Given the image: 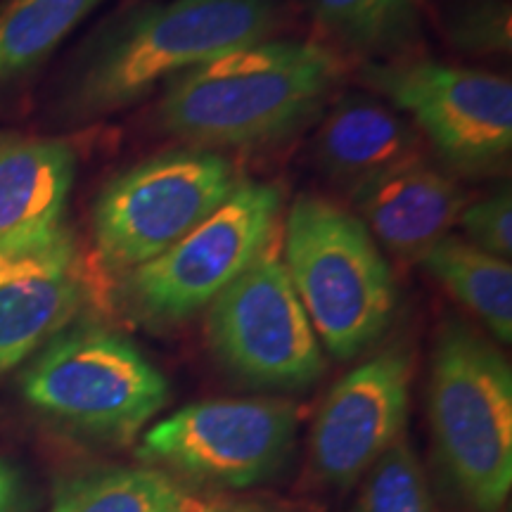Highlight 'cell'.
Wrapping results in <instances>:
<instances>
[{"instance_id": "cell-21", "label": "cell", "mask_w": 512, "mask_h": 512, "mask_svg": "<svg viewBox=\"0 0 512 512\" xmlns=\"http://www.w3.org/2000/svg\"><path fill=\"white\" fill-rule=\"evenodd\" d=\"M441 19L448 41L463 53H510L512 12L508 0H448Z\"/></svg>"}, {"instance_id": "cell-8", "label": "cell", "mask_w": 512, "mask_h": 512, "mask_svg": "<svg viewBox=\"0 0 512 512\" xmlns=\"http://www.w3.org/2000/svg\"><path fill=\"white\" fill-rule=\"evenodd\" d=\"M273 240L209 304L207 337L238 380L294 392L323 375L325 358Z\"/></svg>"}, {"instance_id": "cell-13", "label": "cell", "mask_w": 512, "mask_h": 512, "mask_svg": "<svg viewBox=\"0 0 512 512\" xmlns=\"http://www.w3.org/2000/svg\"><path fill=\"white\" fill-rule=\"evenodd\" d=\"M74 178L76 152L64 138L0 131V254L34 252L69 233Z\"/></svg>"}, {"instance_id": "cell-2", "label": "cell", "mask_w": 512, "mask_h": 512, "mask_svg": "<svg viewBox=\"0 0 512 512\" xmlns=\"http://www.w3.org/2000/svg\"><path fill=\"white\" fill-rule=\"evenodd\" d=\"M342 74L330 48L266 38L164 83L159 126L202 150H256L302 131Z\"/></svg>"}, {"instance_id": "cell-16", "label": "cell", "mask_w": 512, "mask_h": 512, "mask_svg": "<svg viewBox=\"0 0 512 512\" xmlns=\"http://www.w3.org/2000/svg\"><path fill=\"white\" fill-rule=\"evenodd\" d=\"M105 0H0V98L27 83Z\"/></svg>"}, {"instance_id": "cell-24", "label": "cell", "mask_w": 512, "mask_h": 512, "mask_svg": "<svg viewBox=\"0 0 512 512\" xmlns=\"http://www.w3.org/2000/svg\"><path fill=\"white\" fill-rule=\"evenodd\" d=\"M207 512H268V510L256 508V505H228V508H214Z\"/></svg>"}, {"instance_id": "cell-10", "label": "cell", "mask_w": 512, "mask_h": 512, "mask_svg": "<svg viewBox=\"0 0 512 512\" xmlns=\"http://www.w3.org/2000/svg\"><path fill=\"white\" fill-rule=\"evenodd\" d=\"M297 441V411L275 399L190 403L145 432L138 458L192 482L245 489L278 475Z\"/></svg>"}, {"instance_id": "cell-18", "label": "cell", "mask_w": 512, "mask_h": 512, "mask_svg": "<svg viewBox=\"0 0 512 512\" xmlns=\"http://www.w3.org/2000/svg\"><path fill=\"white\" fill-rule=\"evenodd\" d=\"M174 479L147 467H102L69 479L50 512H190Z\"/></svg>"}, {"instance_id": "cell-14", "label": "cell", "mask_w": 512, "mask_h": 512, "mask_svg": "<svg viewBox=\"0 0 512 512\" xmlns=\"http://www.w3.org/2000/svg\"><path fill=\"white\" fill-rule=\"evenodd\" d=\"M363 226L399 256H418L444 240L467 207L460 185L425 159L351 190Z\"/></svg>"}, {"instance_id": "cell-9", "label": "cell", "mask_w": 512, "mask_h": 512, "mask_svg": "<svg viewBox=\"0 0 512 512\" xmlns=\"http://www.w3.org/2000/svg\"><path fill=\"white\" fill-rule=\"evenodd\" d=\"M370 86L425 133L439 157L467 176L501 171L512 152V83L437 60L370 62Z\"/></svg>"}, {"instance_id": "cell-23", "label": "cell", "mask_w": 512, "mask_h": 512, "mask_svg": "<svg viewBox=\"0 0 512 512\" xmlns=\"http://www.w3.org/2000/svg\"><path fill=\"white\" fill-rule=\"evenodd\" d=\"M22 508V484L17 472L0 460V512H19Z\"/></svg>"}, {"instance_id": "cell-7", "label": "cell", "mask_w": 512, "mask_h": 512, "mask_svg": "<svg viewBox=\"0 0 512 512\" xmlns=\"http://www.w3.org/2000/svg\"><path fill=\"white\" fill-rule=\"evenodd\" d=\"M283 195L242 181L233 195L176 245L126 273L121 299L140 323L169 328L209 309L273 240Z\"/></svg>"}, {"instance_id": "cell-5", "label": "cell", "mask_w": 512, "mask_h": 512, "mask_svg": "<svg viewBox=\"0 0 512 512\" xmlns=\"http://www.w3.org/2000/svg\"><path fill=\"white\" fill-rule=\"evenodd\" d=\"M22 396L72 430L126 441L166 406L169 382L131 339L83 323L38 349L22 375Z\"/></svg>"}, {"instance_id": "cell-17", "label": "cell", "mask_w": 512, "mask_h": 512, "mask_svg": "<svg viewBox=\"0 0 512 512\" xmlns=\"http://www.w3.org/2000/svg\"><path fill=\"white\" fill-rule=\"evenodd\" d=\"M422 266L460 304L494 332L498 342L512 339V264L467 240L446 235L422 254Z\"/></svg>"}, {"instance_id": "cell-1", "label": "cell", "mask_w": 512, "mask_h": 512, "mask_svg": "<svg viewBox=\"0 0 512 512\" xmlns=\"http://www.w3.org/2000/svg\"><path fill=\"white\" fill-rule=\"evenodd\" d=\"M280 0H162L102 22L74 55L55 93L64 124H86L136 105L159 83L273 36Z\"/></svg>"}, {"instance_id": "cell-20", "label": "cell", "mask_w": 512, "mask_h": 512, "mask_svg": "<svg viewBox=\"0 0 512 512\" xmlns=\"http://www.w3.org/2000/svg\"><path fill=\"white\" fill-rule=\"evenodd\" d=\"M368 472L356 512H437L422 463L403 437Z\"/></svg>"}, {"instance_id": "cell-19", "label": "cell", "mask_w": 512, "mask_h": 512, "mask_svg": "<svg viewBox=\"0 0 512 512\" xmlns=\"http://www.w3.org/2000/svg\"><path fill=\"white\" fill-rule=\"evenodd\" d=\"M339 46L366 57L399 53L418 34L422 0H302Z\"/></svg>"}, {"instance_id": "cell-12", "label": "cell", "mask_w": 512, "mask_h": 512, "mask_svg": "<svg viewBox=\"0 0 512 512\" xmlns=\"http://www.w3.org/2000/svg\"><path fill=\"white\" fill-rule=\"evenodd\" d=\"M83 297L86 283L72 233L34 252L0 254V373L60 335Z\"/></svg>"}, {"instance_id": "cell-15", "label": "cell", "mask_w": 512, "mask_h": 512, "mask_svg": "<svg viewBox=\"0 0 512 512\" xmlns=\"http://www.w3.org/2000/svg\"><path fill=\"white\" fill-rule=\"evenodd\" d=\"M316 159L349 192L373 178L422 159V140L408 119L366 95H347L332 107L316 138Z\"/></svg>"}, {"instance_id": "cell-4", "label": "cell", "mask_w": 512, "mask_h": 512, "mask_svg": "<svg viewBox=\"0 0 512 512\" xmlns=\"http://www.w3.org/2000/svg\"><path fill=\"white\" fill-rule=\"evenodd\" d=\"M437 460L467 508L501 512L512 489V370L463 323L439 332L430 377Z\"/></svg>"}, {"instance_id": "cell-11", "label": "cell", "mask_w": 512, "mask_h": 512, "mask_svg": "<svg viewBox=\"0 0 512 512\" xmlns=\"http://www.w3.org/2000/svg\"><path fill=\"white\" fill-rule=\"evenodd\" d=\"M411 377V354L392 347L332 387L311 430V463L318 479L347 489L403 437Z\"/></svg>"}, {"instance_id": "cell-3", "label": "cell", "mask_w": 512, "mask_h": 512, "mask_svg": "<svg viewBox=\"0 0 512 512\" xmlns=\"http://www.w3.org/2000/svg\"><path fill=\"white\" fill-rule=\"evenodd\" d=\"M283 264L318 342L337 361L373 347L392 323L399 290L361 219L302 195L285 221Z\"/></svg>"}, {"instance_id": "cell-6", "label": "cell", "mask_w": 512, "mask_h": 512, "mask_svg": "<svg viewBox=\"0 0 512 512\" xmlns=\"http://www.w3.org/2000/svg\"><path fill=\"white\" fill-rule=\"evenodd\" d=\"M240 174L221 152L185 147L121 171L93 207L100 261L128 273L176 245L238 188Z\"/></svg>"}, {"instance_id": "cell-22", "label": "cell", "mask_w": 512, "mask_h": 512, "mask_svg": "<svg viewBox=\"0 0 512 512\" xmlns=\"http://www.w3.org/2000/svg\"><path fill=\"white\" fill-rule=\"evenodd\" d=\"M467 242L484 252L510 259L512 254V195L510 185H503L484 200L463 209L458 219Z\"/></svg>"}]
</instances>
